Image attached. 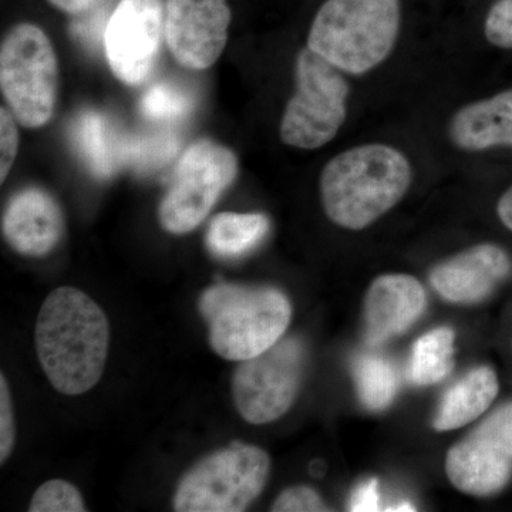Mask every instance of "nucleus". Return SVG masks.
<instances>
[{
	"mask_svg": "<svg viewBox=\"0 0 512 512\" xmlns=\"http://www.w3.org/2000/svg\"><path fill=\"white\" fill-rule=\"evenodd\" d=\"M400 0H326L313 19L308 47L342 72L382 64L399 36Z\"/></svg>",
	"mask_w": 512,
	"mask_h": 512,
	"instance_id": "obj_4",
	"label": "nucleus"
},
{
	"mask_svg": "<svg viewBox=\"0 0 512 512\" xmlns=\"http://www.w3.org/2000/svg\"><path fill=\"white\" fill-rule=\"evenodd\" d=\"M271 222L264 214L221 212L208 225L207 248L221 259H238L255 251L268 235Z\"/></svg>",
	"mask_w": 512,
	"mask_h": 512,
	"instance_id": "obj_19",
	"label": "nucleus"
},
{
	"mask_svg": "<svg viewBox=\"0 0 512 512\" xmlns=\"http://www.w3.org/2000/svg\"><path fill=\"white\" fill-rule=\"evenodd\" d=\"M454 332L437 328L424 333L414 343L409 375L419 386L439 383L453 367Z\"/></svg>",
	"mask_w": 512,
	"mask_h": 512,
	"instance_id": "obj_20",
	"label": "nucleus"
},
{
	"mask_svg": "<svg viewBox=\"0 0 512 512\" xmlns=\"http://www.w3.org/2000/svg\"><path fill=\"white\" fill-rule=\"evenodd\" d=\"M229 23L227 0H165V42L185 69H210L220 59Z\"/></svg>",
	"mask_w": 512,
	"mask_h": 512,
	"instance_id": "obj_12",
	"label": "nucleus"
},
{
	"mask_svg": "<svg viewBox=\"0 0 512 512\" xmlns=\"http://www.w3.org/2000/svg\"><path fill=\"white\" fill-rule=\"evenodd\" d=\"M195 97L190 90L174 82L150 86L140 101L141 114L151 121H177L190 116Z\"/></svg>",
	"mask_w": 512,
	"mask_h": 512,
	"instance_id": "obj_22",
	"label": "nucleus"
},
{
	"mask_svg": "<svg viewBox=\"0 0 512 512\" xmlns=\"http://www.w3.org/2000/svg\"><path fill=\"white\" fill-rule=\"evenodd\" d=\"M412 180V165L397 148L386 144L350 148L323 168V210L333 224L360 231L396 207Z\"/></svg>",
	"mask_w": 512,
	"mask_h": 512,
	"instance_id": "obj_2",
	"label": "nucleus"
},
{
	"mask_svg": "<svg viewBox=\"0 0 512 512\" xmlns=\"http://www.w3.org/2000/svg\"><path fill=\"white\" fill-rule=\"evenodd\" d=\"M82 15V18L73 22L70 28L72 35L87 50H97L104 43L111 15H107L106 9H96V6Z\"/></svg>",
	"mask_w": 512,
	"mask_h": 512,
	"instance_id": "obj_25",
	"label": "nucleus"
},
{
	"mask_svg": "<svg viewBox=\"0 0 512 512\" xmlns=\"http://www.w3.org/2000/svg\"><path fill=\"white\" fill-rule=\"evenodd\" d=\"M350 87L342 70L309 47L296 59V90L282 116V143L316 150L330 143L348 117Z\"/></svg>",
	"mask_w": 512,
	"mask_h": 512,
	"instance_id": "obj_7",
	"label": "nucleus"
},
{
	"mask_svg": "<svg viewBox=\"0 0 512 512\" xmlns=\"http://www.w3.org/2000/svg\"><path fill=\"white\" fill-rule=\"evenodd\" d=\"M446 473L461 493L485 497L503 490L512 477V403L448 450Z\"/></svg>",
	"mask_w": 512,
	"mask_h": 512,
	"instance_id": "obj_10",
	"label": "nucleus"
},
{
	"mask_svg": "<svg viewBox=\"0 0 512 512\" xmlns=\"http://www.w3.org/2000/svg\"><path fill=\"white\" fill-rule=\"evenodd\" d=\"M305 363V346L298 338H282L241 362L232 377V399L242 419L266 424L284 416L301 389Z\"/></svg>",
	"mask_w": 512,
	"mask_h": 512,
	"instance_id": "obj_9",
	"label": "nucleus"
},
{
	"mask_svg": "<svg viewBox=\"0 0 512 512\" xmlns=\"http://www.w3.org/2000/svg\"><path fill=\"white\" fill-rule=\"evenodd\" d=\"M106 313L86 293L70 286L47 296L36 323V350L57 392L79 396L103 376L109 355Z\"/></svg>",
	"mask_w": 512,
	"mask_h": 512,
	"instance_id": "obj_1",
	"label": "nucleus"
},
{
	"mask_svg": "<svg viewBox=\"0 0 512 512\" xmlns=\"http://www.w3.org/2000/svg\"><path fill=\"white\" fill-rule=\"evenodd\" d=\"M0 87L22 126L39 128L52 119L59 64L49 37L33 23L9 30L0 49Z\"/></svg>",
	"mask_w": 512,
	"mask_h": 512,
	"instance_id": "obj_6",
	"label": "nucleus"
},
{
	"mask_svg": "<svg viewBox=\"0 0 512 512\" xmlns=\"http://www.w3.org/2000/svg\"><path fill=\"white\" fill-rule=\"evenodd\" d=\"M510 256L500 247L481 244L447 259L431 272V285L447 301L476 303L510 276Z\"/></svg>",
	"mask_w": 512,
	"mask_h": 512,
	"instance_id": "obj_14",
	"label": "nucleus"
},
{
	"mask_svg": "<svg viewBox=\"0 0 512 512\" xmlns=\"http://www.w3.org/2000/svg\"><path fill=\"white\" fill-rule=\"evenodd\" d=\"M498 394V380L490 367H477L451 386L441 399L434 429H460L478 419Z\"/></svg>",
	"mask_w": 512,
	"mask_h": 512,
	"instance_id": "obj_18",
	"label": "nucleus"
},
{
	"mask_svg": "<svg viewBox=\"0 0 512 512\" xmlns=\"http://www.w3.org/2000/svg\"><path fill=\"white\" fill-rule=\"evenodd\" d=\"M271 460L262 448L229 444L202 458L178 484V512H241L254 503L268 481Z\"/></svg>",
	"mask_w": 512,
	"mask_h": 512,
	"instance_id": "obj_5",
	"label": "nucleus"
},
{
	"mask_svg": "<svg viewBox=\"0 0 512 512\" xmlns=\"http://www.w3.org/2000/svg\"><path fill=\"white\" fill-rule=\"evenodd\" d=\"M448 134L461 150L512 147V89L461 107L451 117Z\"/></svg>",
	"mask_w": 512,
	"mask_h": 512,
	"instance_id": "obj_16",
	"label": "nucleus"
},
{
	"mask_svg": "<svg viewBox=\"0 0 512 512\" xmlns=\"http://www.w3.org/2000/svg\"><path fill=\"white\" fill-rule=\"evenodd\" d=\"M380 504L379 483L375 478L357 485L350 495L349 510L355 512H370L382 510Z\"/></svg>",
	"mask_w": 512,
	"mask_h": 512,
	"instance_id": "obj_30",
	"label": "nucleus"
},
{
	"mask_svg": "<svg viewBox=\"0 0 512 512\" xmlns=\"http://www.w3.org/2000/svg\"><path fill=\"white\" fill-rule=\"evenodd\" d=\"M55 8L69 15H82L99 5L100 0H49Z\"/></svg>",
	"mask_w": 512,
	"mask_h": 512,
	"instance_id": "obj_31",
	"label": "nucleus"
},
{
	"mask_svg": "<svg viewBox=\"0 0 512 512\" xmlns=\"http://www.w3.org/2000/svg\"><path fill=\"white\" fill-rule=\"evenodd\" d=\"M353 373L360 400L367 409L383 410L393 402L399 377L389 360L373 355L360 356Z\"/></svg>",
	"mask_w": 512,
	"mask_h": 512,
	"instance_id": "obj_21",
	"label": "nucleus"
},
{
	"mask_svg": "<svg viewBox=\"0 0 512 512\" xmlns=\"http://www.w3.org/2000/svg\"><path fill=\"white\" fill-rule=\"evenodd\" d=\"M497 212L501 222L512 231V187L508 188L498 201Z\"/></svg>",
	"mask_w": 512,
	"mask_h": 512,
	"instance_id": "obj_32",
	"label": "nucleus"
},
{
	"mask_svg": "<svg viewBox=\"0 0 512 512\" xmlns=\"http://www.w3.org/2000/svg\"><path fill=\"white\" fill-rule=\"evenodd\" d=\"M426 308V292L410 275L377 278L365 299V339L377 346L412 328Z\"/></svg>",
	"mask_w": 512,
	"mask_h": 512,
	"instance_id": "obj_15",
	"label": "nucleus"
},
{
	"mask_svg": "<svg viewBox=\"0 0 512 512\" xmlns=\"http://www.w3.org/2000/svg\"><path fill=\"white\" fill-rule=\"evenodd\" d=\"M16 429L13 416L12 399L5 376H0V463L5 464L13 446H15Z\"/></svg>",
	"mask_w": 512,
	"mask_h": 512,
	"instance_id": "obj_29",
	"label": "nucleus"
},
{
	"mask_svg": "<svg viewBox=\"0 0 512 512\" xmlns=\"http://www.w3.org/2000/svg\"><path fill=\"white\" fill-rule=\"evenodd\" d=\"M387 511H414V508L409 503H400L393 505V507L389 508Z\"/></svg>",
	"mask_w": 512,
	"mask_h": 512,
	"instance_id": "obj_33",
	"label": "nucleus"
},
{
	"mask_svg": "<svg viewBox=\"0 0 512 512\" xmlns=\"http://www.w3.org/2000/svg\"><path fill=\"white\" fill-rule=\"evenodd\" d=\"M484 32L491 45L512 49V0L495 3L485 19Z\"/></svg>",
	"mask_w": 512,
	"mask_h": 512,
	"instance_id": "obj_26",
	"label": "nucleus"
},
{
	"mask_svg": "<svg viewBox=\"0 0 512 512\" xmlns=\"http://www.w3.org/2000/svg\"><path fill=\"white\" fill-rule=\"evenodd\" d=\"M237 174V156L229 148L211 140L191 144L178 160L173 183L160 202L161 227L174 235L194 231Z\"/></svg>",
	"mask_w": 512,
	"mask_h": 512,
	"instance_id": "obj_8",
	"label": "nucleus"
},
{
	"mask_svg": "<svg viewBox=\"0 0 512 512\" xmlns=\"http://www.w3.org/2000/svg\"><path fill=\"white\" fill-rule=\"evenodd\" d=\"M5 107L0 109V181H5L10 173L13 163H15L16 154L19 147V131L16 127V117L12 116Z\"/></svg>",
	"mask_w": 512,
	"mask_h": 512,
	"instance_id": "obj_28",
	"label": "nucleus"
},
{
	"mask_svg": "<svg viewBox=\"0 0 512 512\" xmlns=\"http://www.w3.org/2000/svg\"><path fill=\"white\" fill-rule=\"evenodd\" d=\"M2 231L6 242L19 254L45 256L63 237L62 208L42 188H23L6 205Z\"/></svg>",
	"mask_w": 512,
	"mask_h": 512,
	"instance_id": "obj_13",
	"label": "nucleus"
},
{
	"mask_svg": "<svg viewBox=\"0 0 512 512\" xmlns=\"http://www.w3.org/2000/svg\"><path fill=\"white\" fill-rule=\"evenodd\" d=\"M77 156L97 178L113 177L126 165L127 134L97 110H84L70 127Z\"/></svg>",
	"mask_w": 512,
	"mask_h": 512,
	"instance_id": "obj_17",
	"label": "nucleus"
},
{
	"mask_svg": "<svg viewBox=\"0 0 512 512\" xmlns=\"http://www.w3.org/2000/svg\"><path fill=\"white\" fill-rule=\"evenodd\" d=\"M180 140L168 131L127 134L126 165L137 171H153L168 163L178 153Z\"/></svg>",
	"mask_w": 512,
	"mask_h": 512,
	"instance_id": "obj_23",
	"label": "nucleus"
},
{
	"mask_svg": "<svg viewBox=\"0 0 512 512\" xmlns=\"http://www.w3.org/2000/svg\"><path fill=\"white\" fill-rule=\"evenodd\" d=\"M325 503L315 490L309 487H291L279 494L272 511L275 512H318L326 511Z\"/></svg>",
	"mask_w": 512,
	"mask_h": 512,
	"instance_id": "obj_27",
	"label": "nucleus"
},
{
	"mask_svg": "<svg viewBox=\"0 0 512 512\" xmlns=\"http://www.w3.org/2000/svg\"><path fill=\"white\" fill-rule=\"evenodd\" d=\"M30 512L86 511L82 494L73 484L52 480L40 485L29 505Z\"/></svg>",
	"mask_w": 512,
	"mask_h": 512,
	"instance_id": "obj_24",
	"label": "nucleus"
},
{
	"mask_svg": "<svg viewBox=\"0 0 512 512\" xmlns=\"http://www.w3.org/2000/svg\"><path fill=\"white\" fill-rule=\"evenodd\" d=\"M198 308L212 350L235 362L272 348L284 338L292 318L291 302L271 286L214 285L202 293Z\"/></svg>",
	"mask_w": 512,
	"mask_h": 512,
	"instance_id": "obj_3",
	"label": "nucleus"
},
{
	"mask_svg": "<svg viewBox=\"0 0 512 512\" xmlns=\"http://www.w3.org/2000/svg\"><path fill=\"white\" fill-rule=\"evenodd\" d=\"M163 0H121L111 12L104 50L114 76L140 86L153 72L165 37Z\"/></svg>",
	"mask_w": 512,
	"mask_h": 512,
	"instance_id": "obj_11",
	"label": "nucleus"
}]
</instances>
